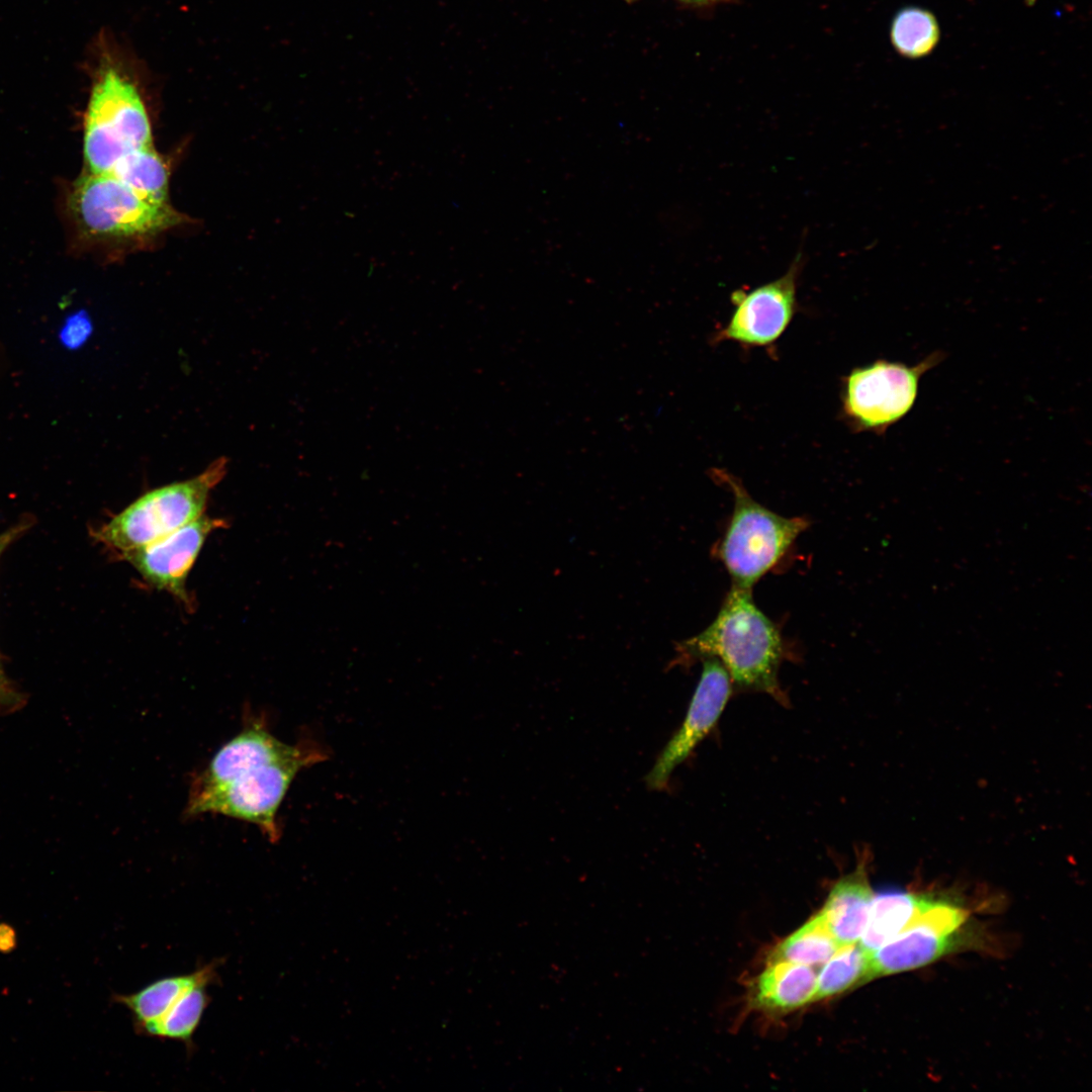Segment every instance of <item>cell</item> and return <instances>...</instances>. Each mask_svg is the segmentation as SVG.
I'll list each match as a JSON object with an SVG mask.
<instances>
[{
    "mask_svg": "<svg viewBox=\"0 0 1092 1092\" xmlns=\"http://www.w3.org/2000/svg\"><path fill=\"white\" fill-rule=\"evenodd\" d=\"M891 43L896 52L907 59L929 56L940 39V27L935 15L928 9L907 6L894 16L890 28Z\"/></svg>",
    "mask_w": 1092,
    "mask_h": 1092,
    "instance_id": "18",
    "label": "cell"
},
{
    "mask_svg": "<svg viewBox=\"0 0 1092 1092\" xmlns=\"http://www.w3.org/2000/svg\"><path fill=\"white\" fill-rule=\"evenodd\" d=\"M633 1H635V0H633ZM678 1L689 3V4L704 5V4H710V3H714V2H719V1H722V0H678Z\"/></svg>",
    "mask_w": 1092,
    "mask_h": 1092,
    "instance_id": "26",
    "label": "cell"
},
{
    "mask_svg": "<svg viewBox=\"0 0 1092 1092\" xmlns=\"http://www.w3.org/2000/svg\"><path fill=\"white\" fill-rule=\"evenodd\" d=\"M711 477L726 486L734 498L729 523L717 548L718 558L729 573L732 586L752 589L807 529L808 521L784 517L765 508L749 494L738 477L724 469L712 468Z\"/></svg>",
    "mask_w": 1092,
    "mask_h": 1092,
    "instance_id": "4",
    "label": "cell"
},
{
    "mask_svg": "<svg viewBox=\"0 0 1092 1092\" xmlns=\"http://www.w3.org/2000/svg\"><path fill=\"white\" fill-rule=\"evenodd\" d=\"M968 912L931 899L900 933L870 952L869 980L924 967L943 956Z\"/></svg>",
    "mask_w": 1092,
    "mask_h": 1092,
    "instance_id": "9",
    "label": "cell"
},
{
    "mask_svg": "<svg viewBox=\"0 0 1092 1092\" xmlns=\"http://www.w3.org/2000/svg\"><path fill=\"white\" fill-rule=\"evenodd\" d=\"M930 900L897 891L874 895L868 922L858 942L870 952L876 950L908 926Z\"/></svg>",
    "mask_w": 1092,
    "mask_h": 1092,
    "instance_id": "16",
    "label": "cell"
},
{
    "mask_svg": "<svg viewBox=\"0 0 1092 1092\" xmlns=\"http://www.w3.org/2000/svg\"><path fill=\"white\" fill-rule=\"evenodd\" d=\"M225 471L226 460L220 458L195 477L152 489L92 535L121 554L158 540L202 516L210 490Z\"/></svg>",
    "mask_w": 1092,
    "mask_h": 1092,
    "instance_id": "6",
    "label": "cell"
},
{
    "mask_svg": "<svg viewBox=\"0 0 1092 1092\" xmlns=\"http://www.w3.org/2000/svg\"><path fill=\"white\" fill-rule=\"evenodd\" d=\"M816 985L810 966L770 961L754 982L751 1003L764 1011H792L813 1002Z\"/></svg>",
    "mask_w": 1092,
    "mask_h": 1092,
    "instance_id": "14",
    "label": "cell"
},
{
    "mask_svg": "<svg viewBox=\"0 0 1092 1092\" xmlns=\"http://www.w3.org/2000/svg\"><path fill=\"white\" fill-rule=\"evenodd\" d=\"M69 205L86 239L129 250L186 220L171 203L151 201L111 174L83 175L73 187Z\"/></svg>",
    "mask_w": 1092,
    "mask_h": 1092,
    "instance_id": "3",
    "label": "cell"
},
{
    "mask_svg": "<svg viewBox=\"0 0 1092 1092\" xmlns=\"http://www.w3.org/2000/svg\"><path fill=\"white\" fill-rule=\"evenodd\" d=\"M29 527V523L21 522L0 533V557Z\"/></svg>",
    "mask_w": 1092,
    "mask_h": 1092,
    "instance_id": "23",
    "label": "cell"
},
{
    "mask_svg": "<svg viewBox=\"0 0 1092 1092\" xmlns=\"http://www.w3.org/2000/svg\"><path fill=\"white\" fill-rule=\"evenodd\" d=\"M326 752L304 740L294 755L256 766L215 786L190 790L186 817L219 814L256 825L269 841H278L279 807L298 771L323 761Z\"/></svg>",
    "mask_w": 1092,
    "mask_h": 1092,
    "instance_id": "5",
    "label": "cell"
},
{
    "mask_svg": "<svg viewBox=\"0 0 1092 1092\" xmlns=\"http://www.w3.org/2000/svg\"><path fill=\"white\" fill-rule=\"evenodd\" d=\"M702 660L703 669L687 715L647 775L651 789L667 785L675 767L714 728L730 698L733 685L725 667L714 657Z\"/></svg>",
    "mask_w": 1092,
    "mask_h": 1092,
    "instance_id": "10",
    "label": "cell"
},
{
    "mask_svg": "<svg viewBox=\"0 0 1092 1092\" xmlns=\"http://www.w3.org/2000/svg\"><path fill=\"white\" fill-rule=\"evenodd\" d=\"M223 526L222 520L202 515L176 531L121 555L147 583L188 605V573L209 534Z\"/></svg>",
    "mask_w": 1092,
    "mask_h": 1092,
    "instance_id": "11",
    "label": "cell"
},
{
    "mask_svg": "<svg viewBox=\"0 0 1092 1092\" xmlns=\"http://www.w3.org/2000/svg\"><path fill=\"white\" fill-rule=\"evenodd\" d=\"M803 265V255L798 253L780 278L750 290H734L730 297L733 312L712 341H732L744 347L772 346L797 311V289Z\"/></svg>",
    "mask_w": 1092,
    "mask_h": 1092,
    "instance_id": "8",
    "label": "cell"
},
{
    "mask_svg": "<svg viewBox=\"0 0 1092 1092\" xmlns=\"http://www.w3.org/2000/svg\"><path fill=\"white\" fill-rule=\"evenodd\" d=\"M752 589L731 586L712 623L676 647L681 662L714 657L732 685L784 702L778 673L784 656L781 633L756 606Z\"/></svg>",
    "mask_w": 1092,
    "mask_h": 1092,
    "instance_id": "1",
    "label": "cell"
},
{
    "mask_svg": "<svg viewBox=\"0 0 1092 1092\" xmlns=\"http://www.w3.org/2000/svg\"><path fill=\"white\" fill-rule=\"evenodd\" d=\"M218 962H212L189 974L158 979L139 991L114 996L116 1003L131 1013L139 1033L162 1017L187 990L199 984H211L217 979Z\"/></svg>",
    "mask_w": 1092,
    "mask_h": 1092,
    "instance_id": "15",
    "label": "cell"
},
{
    "mask_svg": "<svg viewBox=\"0 0 1092 1092\" xmlns=\"http://www.w3.org/2000/svg\"><path fill=\"white\" fill-rule=\"evenodd\" d=\"M1 668V667H0Z\"/></svg>",
    "mask_w": 1092,
    "mask_h": 1092,
    "instance_id": "28",
    "label": "cell"
},
{
    "mask_svg": "<svg viewBox=\"0 0 1092 1092\" xmlns=\"http://www.w3.org/2000/svg\"><path fill=\"white\" fill-rule=\"evenodd\" d=\"M16 946L15 930L6 923H0V952L7 953Z\"/></svg>",
    "mask_w": 1092,
    "mask_h": 1092,
    "instance_id": "24",
    "label": "cell"
},
{
    "mask_svg": "<svg viewBox=\"0 0 1092 1092\" xmlns=\"http://www.w3.org/2000/svg\"><path fill=\"white\" fill-rule=\"evenodd\" d=\"M145 198L169 202V167L154 146L124 157L110 173Z\"/></svg>",
    "mask_w": 1092,
    "mask_h": 1092,
    "instance_id": "17",
    "label": "cell"
},
{
    "mask_svg": "<svg viewBox=\"0 0 1092 1092\" xmlns=\"http://www.w3.org/2000/svg\"><path fill=\"white\" fill-rule=\"evenodd\" d=\"M625 1H627V2H633V0H625Z\"/></svg>",
    "mask_w": 1092,
    "mask_h": 1092,
    "instance_id": "27",
    "label": "cell"
},
{
    "mask_svg": "<svg viewBox=\"0 0 1092 1092\" xmlns=\"http://www.w3.org/2000/svg\"><path fill=\"white\" fill-rule=\"evenodd\" d=\"M90 333V323L85 315L70 317L61 331V339L67 347L75 348L86 340Z\"/></svg>",
    "mask_w": 1092,
    "mask_h": 1092,
    "instance_id": "22",
    "label": "cell"
},
{
    "mask_svg": "<svg viewBox=\"0 0 1092 1092\" xmlns=\"http://www.w3.org/2000/svg\"><path fill=\"white\" fill-rule=\"evenodd\" d=\"M825 963L817 977L813 1002L839 995L870 981V951L858 941L840 944Z\"/></svg>",
    "mask_w": 1092,
    "mask_h": 1092,
    "instance_id": "19",
    "label": "cell"
},
{
    "mask_svg": "<svg viewBox=\"0 0 1092 1092\" xmlns=\"http://www.w3.org/2000/svg\"><path fill=\"white\" fill-rule=\"evenodd\" d=\"M208 986L209 984H199L187 990L162 1017L147 1026L142 1033L191 1044L210 1001L207 993Z\"/></svg>",
    "mask_w": 1092,
    "mask_h": 1092,
    "instance_id": "21",
    "label": "cell"
},
{
    "mask_svg": "<svg viewBox=\"0 0 1092 1092\" xmlns=\"http://www.w3.org/2000/svg\"><path fill=\"white\" fill-rule=\"evenodd\" d=\"M303 742L289 745L280 741L270 732L265 719L246 712L241 732L195 775L190 790L215 786L256 766L290 757L301 749Z\"/></svg>",
    "mask_w": 1092,
    "mask_h": 1092,
    "instance_id": "12",
    "label": "cell"
},
{
    "mask_svg": "<svg viewBox=\"0 0 1092 1092\" xmlns=\"http://www.w3.org/2000/svg\"><path fill=\"white\" fill-rule=\"evenodd\" d=\"M935 351L915 365L879 359L843 378L841 410L855 432L885 434L913 408L922 376L944 359Z\"/></svg>",
    "mask_w": 1092,
    "mask_h": 1092,
    "instance_id": "7",
    "label": "cell"
},
{
    "mask_svg": "<svg viewBox=\"0 0 1092 1092\" xmlns=\"http://www.w3.org/2000/svg\"><path fill=\"white\" fill-rule=\"evenodd\" d=\"M153 146L151 119L134 66L108 57L94 80L85 114L88 172L110 174L129 154Z\"/></svg>",
    "mask_w": 1092,
    "mask_h": 1092,
    "instance_id": "2",
    "label": "cell"
},
{
    "mask_svg": "<svg viewBox=\"0 0 1092 1092\" xmlns=\"http://www.w3.org/2000/svg\"><path fill=\"white\" fill-rule=\"evenodd\" d=\"M16 698L14 691L9 686L0 668V704H14Z\"/></svg>",
    "mask_w": 1092,
    "mask_h": 1092,
    "instance_id": "25",
    "label": "cell"
},
{
    "mask_svg": "<svg viewBox=\"0 0 1092 1092\" xmlns=\"http://www.w3.org/2000/svg\"><path fill=\"white\" fill-rule=\"evenodd\" d=\"M839 946L821 911L787 936L771 953L770 961L806 966L825 963Z\"/></svg>",
    "mask_w": 1092,
    "mask_h": 1092,
    "instance_id": "20",
    "label": "cell"
},
{
    "mask_svg": "<svg viewBox=\"0 0 1092 1092\" xmlns=\"http://www.w3.org/2000/svg\"><path fill=\"white\" fill-rule=\"evenodd\" d=\"M873 898L863 862L833 885L820 911L839 945L859 941Z\"/></svg>",
    "mask_w": 1092,
    "mask_h": 1092,
    "instance_id": "13",
    "label": "cell"
}]
</instances>
